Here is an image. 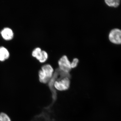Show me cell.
<instances>
[{
  "mask_svg": "<svg viewBox=\"0 0 121 121\" xmlns=\"http://www.w3.org/2000/svg\"><path fill=\"white\" fill-rule=\"evenodd\" d=\"M109 40L114 44H120L121 43V31L118 28H114L110 31L108 36Z\"/></svg>",
  "mask_w": 121,
  "mask_h": 121,
  "instance_id": "4",
  "label": "cell"
},
{
  "mask_svg": "<svg viewBox=\"0 0 121 121\" xmlns=\"http://www.w3.org/2000/svg\"><path fill=\"white\" fill-rule=\"evenodd\" d=\"M0 35L2 39L6 41H10L14 39V31L9 27H5L0 31Z\"/></svg>",
  "mask_w": 121,
  "mask_h": 121,
  "instance_id": "5",
  "label": "cell"
},
{
  "mask_svg": "<svg viewBox=\"0 0 121 121\" xmlns=\"http://www.w3.org/2000/svg\"><path fill=\"white\" fill-rule=\"evenodd\" d=\"M0 119L2 121H11L10 118L7 114L4 113L0 114Z\"/></svg>",
  "mask_w": 121,
  "mask_h": 121,
  "instance_id": "10",
  "label": "cell"
},
{
  "mask_svg": "<svg viewBox=\"0 0 121 121\" xmlns=\"http://www.w3.org/2000/svg\"><path fill=\"white\" fill-rule=\"evenodd\" d=\"M54 71L52 66L50 64H45L42 66L39 72V81L44 83L48 82L52 78Z\"/></svg>",
  "mask_w": 121,
  "mask_h": 121,
  "instance_id": "1",
  "label": "cell"
},
{
  "mask_svg": "<svg viewBox=\"0 0 121 121\" xmlns=\"http://www.w3.org/2000/svg\"><path fill=\"white\" fill-rule=\"evenodd\" d=\"M48 54L47 52L44 50H42L40 58L39 61L41 63H45L48 58Z\"/></svg>",
  "mask_w": 121,
  "mask_h": 121,
  "instance_id": "9",
  "label": "cell"
},
{
  "mask_svg": "<svg viewBox=\"0 0 121 121\" xmlns=\"http://www.w3.org/2000/svg\"><path fill=\"white\" fill-rule=\"evenodd\" d=\"M10 53L8 49L4 46L0 47V62H4L8 60Z\"/></svg>",
  "mask_w": 121,
  "mask_h": 121,
  "instance_id": "6",
  "label": "cell"
},
{
  "mask_svg": "<svg viewBox=\"0 0 121 121\" xmlns=\"http://www.w3.org/2000/svg\"><path fill=\"white\" fill-rule=\"evenodd\" d=\"M79 63V60L78 58H75L73 59V61L71 63V66L72 69L75 68L78 66Z\"/></svg>",
  "mask_w": 121,
  "mask_h": 121,
  "instance_id": "11",
  "label": "cell"
},
{
  "mask_svg": "<svg viewBox=\"0 0 121 121\" xmlns=\"http://www.w3.org/2000/svg\"><path fill=\"white\" fill-rule=\"evenodd\" d=\"M120 0H105V2L106 4L109 7L117 8L119 6L120 4Z\"/></svg>",
  "mask_w": 121,
  "mask_h": 121,
  "instance_id": "8",
  "label": "cell"
},
{
  "mask_svg": "<svg viewBox=\"0 0 121 121\" xmlns=\"http://www.w3.org/2000/svg\"><path fill=\"white\" fill-rule=\"evenodd\" d=\"M42 51V50L40 48L37 47L35 48L32 52V56L39 61L40 58Z\"/></svg>",
  "mask_w": 121,
  "mask_h": 121,
  "instance_id": "7",
  "label": "cell"
},
{
  "mask_svg": "<svg viewBox=\"0 0 121 121\" xmlns=\"http://www.w3.org/2000/svg\"><path fill=\"white\" fill-rule=\"evenodd\" d=\"M0 121H2V120H1L0 119Z\"/></svg>",
  "mask_w": 121,
  "mask_h": 121,
  "instance_id": "12",
  "label": "cell"
},
{
  "mask_svg": "<svg viewBox=\"0 0 121 121\" xmlns=\"http://www.w3.org/2000/svg\"><path fill=\"white\" fill-rule=\"evenodd\" d=\"M58 63L60 70L65 73H69L71 70V62L66 56H62L59 60Z\"/></svg>",
  "mask_w": 121,
  "mask_h": 121,
  "instance_id": "3",
  "label": "cell"
},
{
  "mask_svg": "<svg viewBox=\"0 0 121 121\" xmlns=\"http://www.w3.org/2000/svg\"><path fill=\"white\" fill-rule=\"evenodd\" d=\"M70 83V82L69 78L65 77L60 80L55 81L54 82V86L57 90L63 91L69 89Z\"/></svg>",
  "mask_w": 121,
  "mask_h": 121,
  "instance_id": "2",
  "label": "cell"
}]
</instances>
